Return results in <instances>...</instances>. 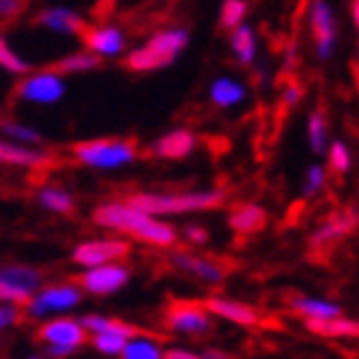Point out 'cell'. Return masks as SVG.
<instances>
[{
	"mask_svg": "<svg viewBox=\"0 0 359 359\" xmlns=\"http://www.w3.org/2000/svg\"><path fill=\"white\" fill-rule=\"evenodd\" d=\"M244 100V85L231 77H218L216 83L210 85V103L218 108H231Z\"/></svg>",
	"mask_w": 359,
	"mask_h": 359,
	"instance_id": "obj_21",
	"label": "cell"
},
{
	"mask_svg": "<svg viewBox=\"0 0 359 359\" xmlns=\"http://www.w3.org/2000/svg\"><path fill=\"white\" fill-rule=\"evenodd\" d=\"M187 241H190V244H198V247H203V244L208 241V233L203 231V229H198V226H193V229H187Z\"/></svg>",
	"mask_w": 359,
	"mask_h": 359,
	"instance_id": "obj_38",
	"label": "cell"
},
{
	"mask_svg": "<svg viewBox=\"0 0 359 359\" xmlns=\"http://www.w3.org/2000/svg\"><path fill=\"white\" fill-rule=\"evenodd\" d=\"M229 226L239 233H257L267 226V213L257 203H239L229 213Z\"/></svg>",
	"mask_w": 359,
	"mask_h": 359,
	"instance_id": "obj_18",
	"label": "cell"
},
{
	"mask_svg": "<svg viewBox=\"0 0 359 359\" xmlns=\"http://www.w3.org/2000/svg\"><path fill=\"white\" fill-rule=\"evenodd\" d=\"M72 157L90 170H121L131 165L139 157V144L134 139H88V142L72 144Z\"/></svg>",
	"mask_w": 359,
	"mask_h": 359,
	"instance_id": "obj_3",
	"label": "cell"
},
{
	"mask_svg": "<svg viewBox=\"0 0 359 359\" xmlns=\"http://www.w3.org/2000/svg\"><path fill=\"white\" fill-rule=\"evenodd\" d=\"M195 139L193 131H187V128H175L170 134H165L162 139H157V144L151 147V154L159 159H185L193 154Z\"/></svg>",
	"mask_w": 359,
	"mask_h": 359,
	"instance_id": "obj_15",
	"label": "cell"
},
{
	"mask_svg": "<svg viewBox=\"0 0 359 359\" xmlns=\"http://www.w3.org/2000/svg\"><path fill=\"white\" fill-rule=\"evenodd\" d=\"M36 341H44L46 346L62 344L80 349V346L88 344V329L77 318H52L36 331Z\"/></svg>",
	"mask_w": 359,
	"mask_h": 359,
	"instance_id": "obj_12",
	"label": "cell"
},
{
	"mask_svg": "<svg viewBox=\"0 0 359 359\" xmlns=\"http://www.w3.org/2000/svg\"><path fill=\"white\" fill-rule=\"evenodd\" d=\"M247 0H224V6H221V29L231 31L236 29L239 23H244L247 18Z\"/></svg>",
	"mask_w": 359,
	"mask_h": 359,
	"instance_id": "obj_30",
	"label": "cell"
},
{
	"mask_svg": "<svg viewBox=\"0 0 359 359\" xmlns=\"http://www.w3.org/2000/svg\"><path fill=\"white\" fill-rule=\"evenodd\" d=\"M0 67L6 72H13V75H26L29 72V65L13 52V46L8 44L3 36H0Z\"/></svg>",
	"mask_w": 359,
	"mask_h": 359,
	"instance_id": "obj_33",
	"label": "cell"
},
{
	"mask_svg": "<svg viewBox=\"0 0 359 359\" xmlns=\"http://www.w3.org/2000/svg\"><path fill=\"white\" fill-rule=\"evenodd\" d=\"M131 205L151 216H180L218 208L226 203L224 190H190V193H136L126 198Z\"/></svg>",
	"mask_w": 359,
	"mask_h": 359,
	"instance_id": "obj_2",
	"label": "cell"
},
{
	"mask_svg": "<svg viewBox=\"0 0 359 359\" xmlns=\"http://www.w3.org/2000/svg\"><path fill=\"white\" fill-rule=\"evenodd\" d=\"M231 52L236 54V60L241 65H252L257 57V34L252 26L239 23L236 29H231Z\"/></svg>",
	"mask_w": 359,
	"mask_h": 359,
	"instance_id": "obj_23",
	"label": "cell"
},
{
	"mask_svg": "<svg viewBox=\"0 0 359 359\" xmlns=\"http://www.w3.org/2000/svg\"><path fill=\"white\" fill-rule=\"evenodd\" d=\"M83 290L77 283H60L49 285V287H39L29 300H26V311L34 318H44L49 313H62V311H72L80 306Z\"/></svg>",
	"mask_w": 359,
	"mask_h": 359,
	"instance_id": "obj_5",
	"label": "cell"
},
{
	"mask_svg": "<svg viewBox=\"0 0 359 359\" xmlns=\"http://www.w3.org/2000/svg\"><path fill=\"white\" fill-rule=\"evenodd\" d=\"M308 23H311V34L316 41V57L321 62H329L337 52V18L326 0H313Z\"/></svg>",
	"mask_w": 359,
	"mask_h": 359,
	"instance_id": "obj_9",
	"label": "cell"
},
{
	"mask_svg": "<svg viewBox=\"0 0 359 359\" xmlns=\"http://www.w3.org/2000/svg\"><path fill=\"white\" fill-rule=\"evenodd\" d=\"M0 131H3L11 142L26 144V147H39V144H41V134H39V131H34L31 126H23V123L3 121V123H0Z\"/></svg>",
	"mask_w": 359,
	"mask_h": 359,
	"instance_id": "obj_29",
	"label": "cell"
},
{
	"mask_svg": "<svg viewBox=\"0 0 359 359\" xmlns=\"http://www.w3.org/2000/svg\"><path fill=\"white\" fill-rule=\"evenodd\" d=\"M326 151H329V167L334 170V172H339V175L349 172V167H352V154H349L344 142L329 144Z\"/></svg>",
	"mask_w": 359,
	"mask_h": 359,
	"instance_id": "obj_34",
	"label": "cell"
},
{
	"mask_svg": "<svg viewBox=\"0 0 359 359\" xmlns=\"http://www.w3.org/2000/svg\"><path fill=\"white\" fill-rule=\"evenodd\" d=\"M352 18H354V26H357V0L352 3Z\"/></svg>",
	"mask_w": 359,
	"mask_h": 359,
	"instance_id": "obj_42",
	"label": "cell"
},
{
	"mask_svg": "<svg viewBox=\"0 0 359 359\" xmlns=\"http://www.w3.org/2000/svg\"><path fill=\"white\" fill-rule=\"evenodd\" d=\"M31 298L29 290H23L21 285H15L11 277L6 275V269H0V303H11V306H26V300Z\"/></svg>",
	"mask_w": 359,
	"mask_h": 359,
	"instance_id": "obj_31",
	"label": "cell"
},
{
	"mask_svg": "<svg viewBox=\"0 0 359 359\" xmlns=\"http://www.w3.org/2000/svg\"><path fill=\"white\" fill-rule=\"evenodd\" d=\"M308 144L316 154H323L329 147V118L323 111H313L308 116Z\"/></svg>",
	"mask_w": 359,
	"mask_h": 359,
	"instance_id": "obj_28",
	"label": "cell"
},
{
	"mask_svg": "<svg viewBox=\"0 0 359 359\" xmlns=\"http://www.w3.org/2000/svg\"><path fill=\"white\" fill-rule=\"evenodd\" d=\"M308 331H313L318 337H349L354 339L359 334V323L349 321L344 316H337V318H326V321H306Z\"/></svg>",
	"mask_w": 359,
	"mask_h": 359,
	"instance_id": "obj_22",
	"label": "cell"
},
{
	"mask_svg": "<svg viewBox=\"0 0 359 359\" xmlns=\"http://www.w3.org/2000/svg\"><path fill=\"white\" fill-rule=\"evenodd\" d=\"M131 247L121 239H93L77 244L72 252V262L80 267H95V264L105 262H121L123 257H128Z\"/></svg>",
	"mask_w": 359,
	"mask_h": 359,
	"instance_id": "obj_10",
	"label": "cell"
},
{
	"mask_svg": "<svg viewBox=\"0 0 359 359\" xmlns=\"http://www.w3.org/2000/svg\"><path fill=\"white\" fill-rule=\"evenodd\" d=\"M190 34L185 29H165L157 31L154 36L144 46L128 52L126 67L134 72H151V69H162L167 65H172L180 54L185 52Z\"/></svg>",
	"mask_w": 359,
	"mask_h": 359,
	"instance_id": "obj_4",
	"label": "cell"
},
{
	"mask_svg": "<svg viewBox=\"0 0 359 359\" xmlns=\"http://www.w3.org/2000/svg\"><path fill=\"white\" fill-rule=\"evenodd\" d=\"M323 185H326V170H323L321 165L308 167L306 182H303V195H306V198H311V195H318L323 190Z\"/></svg>",
	"mask_w": 359,
	"mask_h": 359,
	"instance_id": "obj_35",
	"label": "cell"
},
{
	"mask_svg": "<svg viewBox=\"0 0 359 359\" xmlns=\"http://www.w3.org/2000/svg\"><path fill=\"white\" fill-rule=\"evenodd\" d=\"M162 357H167V359H198L201 354L187 352V349H162Z\"/></svg>",
	"mask_w": 359,
	"mask_h": 359,
	"instance_id": "obj_39",
	"label": "cell"
},
{
	"mask_svg": "<svg viewBox=\"0 0 359 359\" xmlns=\"http://www.w3.org/2000/svg\"><path fill=\"white\" fill-rule=\"evenodd\" d=\"M123 334H113V331H103V334H93V346H95L100 354H108V357H118L123 344H126Z\"/></svg>",
	"mask_w": 359,
	"mask_h": 359,
	"instance_id": "obj_32",
	"label": "cell"
},
{
	"mask_svg": "<svg viewBox=\"0 0 359 359\" xmlns=\"http://www.w3.org/2000/svg\"><path fill=\"white\" fill-rule=\"evenodd\" d=\"M83 326L88 329V334H103V331H113V334H123V337H136V334H142L139 326L134 323H126V321H118V318H108V316H85L83 318Z\"/></svg>",
	"mask_w": 359,
	"mask_h": 359,
	"instance_id": "obj_24",
	"label": "cell"
},
{
	"mask_svg": "<svg viewBox=\"0 0 359 359\" xmlns=\"http://www.w3.org/2000/svg\"><path fill=\"white\" fill-rule=\"evenodd\" d=\"M46 354H49V357H72L75 349H72V346H62V344H49Z\"/></svg>",
	"mask_w": 359,
	"mask_h": 359,
	"instance_id": "obj_40",
	"label": "cell"
},
{
	"mask_svg": "<svg viewBox=\"0 0 359 359\" xmlns=\"http://www.w3.org/2000/svg\"><path fill=\"white\" fill-rule=\"evenodd\" d=\"M203 306L208 308L213 316H221L226 321L236 323V326H257L259 323V311L255 306H247L241 300H229V298H208Z\"/></svg>",
	"mask_w": 359,
	"mask_h": 359,
	"instance_id": "obj_14",
	"label": "cell"
},
{
	"mask_svg": "<svg viewBox=\"0 0 359 359\" xmlns=\"http://www.w3.org/2000/svg\"><path fill=\"white\" fill-rule=\"evenodd\" d=\"M52 162L49 154L41 149L26 147V144L0 139V165H15V167H44Z\"/></svg>",
	"mask_w": 359,
	"mask_h": 359,
	"instance_id": "obj_16",
	"label": "cell"
},
{
	"mask_svg": "<svg viewBox=\"0 0 359 359\" xmlns=\"http://www.w3.org/2000/svg\"><path fill=\"white\" fill-rule=\"evenodd\" d=\"M167 329L175 334H190V337H203L213 329L210 311L203 303L195 300H172L167 308Z\"/></svg>",
	"mask_w": 359,
	"mask_h": 359,
	"instance_id": "obj_7",
	"label": "cell"
},
{
	"mask_svg": "<svg viewBox=\"0 0 359 359\" xmlns=\"http://www.w3.org/2000/svg\"><path fill=\"white\" fill-rule=\"evenodd\" d=\"M100 62H103V57H97V54L83 49V52H72V54H67V57H62L57 65H52V69H57L60 75H69V72H90V69L100 67Z\"/></svg>",
	"mask_w": 359,
	"mask_h": 359,
	"instance_id": "obj_26",
	"label": "cell"
},
{
	"mask_svg": "<svg viewBox=\"0 0 359 359\" xmlns=\"http://www.w3.org/2000/svg\"><path fill=\"white\" fill-rule=\"evenodd\" d=\"M77 36L83 39L85 49L97 54V57H118L126 49V34L111 23H105V26H88L85 23V29Z\"/></svg>",
	"mask_w": 359,
	"mask_h": 359,
	"instance_id": "obj_11",
	"label": "cell"
},
{
	"mask_svg": "<svg viewBox=\"0 0 359 359\" xmlns=\"http://www.w3.org/2000/svg\"><path fill=\"white\" fill-rule=\"evenodd\" d=\"M65 93H67V83H65V75H60L57 69H44V72L26 75L21 83L15 85L18 100L36 103V105L60 103L62 97H65Z\"/></svg>",
	"mask_w": 359,
	"mask_h": 359,
	"instance_id": "obj_6",
	"label": "cell"
},
{
	"mask_svg": "<svg viewBox=\"0 0 359 359\" xmlns=\"http://www.w3.org/2000/svg\"><path fill=\"white\" fill-rule=\"evenodd\" d=\"M128 280H131V272L123 264L105 262L95 264V267H85L83 275L77 277V285H80V290L90 292V295H113L121 287H126Z\"/></svg>",
	"mask_w": 359,
	"mask_h": 359,
	"instance_id": "obj_8",
	"label": "cell"
},
{
	"mask_svg": "<svg viewBox=\"0 0 359 359\" xmlns=\"http://www.w3.org/2000/svg\"><path fill=\"white\" fill-rule=\"evenodd\" d=\"M290 308L306 321H326V318L341 316V308L337 303H329V300L321 298H292Z\"/></svg>",
	"mask_w": 359,
	"mask_h": 359,
	"instance_id": "obj_19",
	"label": "cell"
},
{
	"mask_svg": "<svg viewBox=\"0 0 359 359\" xmlns=\"http://www.w3.org/2000/svg\"><path fill=\"white\" fill-rule=\"evenodd\" d=\"M172 264L208 285H221L226 277L224 264H218L216 259H208V257H198V255H193V252H175Z\"/></svg>",
	"mask_w": 359,
	"mask_h": 359,
	"instance_id": "obj_13",
	"label": "cell"
},
{
	"mask_svg": "<svg viewBox=\"0 0 359 359\" xmlns=\"http://www.w3.org/2000/svg\"><path fill=\"white\" fill-rule=\"evenodd\" d=\"M18 8H21V0H0V13L3 15H13Z\"/></svg>",
	"mask_w": 359,
	"mask_h": 359,
	"instance_id": "obj_41",
	"label": "cell"
},
{
	"mask_svg": "<svg viewBox=\"0 0 359 359\" xmlns=\"http://www.w3.org/2000/svg\"><path fill=\"white\" fill-rule=\"evenodd\" d=\"M21 321V311L18 306H11V303H0V331L11 329Z\"/></svg>",
	"mask_w": 359,
	"mask_h": 359,
	"instance_id": "obj_36",
	"label": "cell"
},
{
	"mask_svg": "<svg viewBox=\"0 0 359 359\" xmlns=\"http://www.w3.org/2000/svg\"><path fill=\"white\" fill-rule=\"evenodd\" d=\"M303 97V88L300 85H287L283 93V108H290V105H295Z\"/></svg>",
	"mask_w": 359,
	"mask_h": 359,
	"instance_id": "obj_37",
	"label": "cell"
},
{
	"mask_svg": "<svg viewBox=\"0 0 359 359\" xmlns=\"http://www.w3.org/2000/svg\"><path fill=\"white\" fill-rule=\"evenodd\" d=\"M36 23L49 31H57V34H69V36H77V34L85 29L83 15L75 13L72 8H62V6L41 11V13L36 15Z\"/></svg>",
	"mask_w": 359,
	"mask_h": 359,
	"instance_id": "obj_17",
	"label": "cell"
},
{
	"mask_svg": "<svg viewBox=\"0 0 359 359\" xmlns=\"http://www.w3.org/2000/svg\"><path fill=\"white\" fill-rule=\"evenodd\" d=\"M352 229H354V216H349V213H337V216H331L329 221L311 236V247H316V249L329 247V244L339 241L341 236H346Z\"/></svg>",
	"mask_w": 359,
	"mask_h": 359,
	"instance_id": "obj_20",
	"label": "cell"
},
{
	"mask_svg": "<svg viewBox=\"0 0 359 359\" xmlns=\"http://www.w3.org/2000/svg\"><path fill=\"white\" fill-rule=\"evenodd\" d=\"M39 203H41L46 210L60 213V216L75 213V198H72L67 190H62V187H44V190L39 193Z\"/></svg>",
	"mask_w": 359,
	"mask_h": 359,
	"instance_id": "obj_27",
	"label": "cell"
},
{
	"mask_svg": "<svg viewBox=\"0 0 359 359\" xmlns=\"http://www.w3.org/2000/svg\"><path fill=\"white\" fill-rule=\"evenodd\" d=\"M118 357L123 359H162V346L154 339L147 337V331L126 339V344L121 349Z\"/></svg>",
	"mask_w": 359,
	"mask_h": 359,
	"instance_id": "obj_25",
	"label": "cell"
},
{
	"mask_svg": "<svg viewBox=\"0 0 359 359\" xmlns=\"http://www.w3.org/2000/svg\"><path fill=\"white\" fill-rule=\"evenodd\" d=\"M93 224L100 229H111V231L128 233L131 239L151 244V247H175L177 231L172 226L159 221V216H151L147 210L136 208L128 201H111L100 203L93 210Z\"/></svg>",
	"mask_w": 359,
	"mask_h": 359,
	"instance_id": "obj_1",
	"label": "cell"
}]
</instances>
